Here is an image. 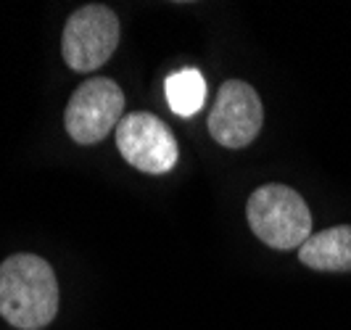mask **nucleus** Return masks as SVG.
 Segmentation results:
<instances>
[{
    "instance_id": "obj_1",
    "label": "nucleus",
    "mask_w": 351,
    "mask_h": 330,
    "mask_svg": "<svg viewBox=\"0 0 351 330\" xmlns=\"http://www.w3.org/2000/svg\"><path fill=\"white\" fill-rule=\"evenodd\" d=\"M58 280L48 261L14 254L0 261V317L19 330H40L58 314Z\"/></svg>"
},
{
    "instance_id": "obj_2",
    "label": "nucleus",
    "mask_w": 351,
    "mask_h": 330,
    "mask_svg": "<svg viewBox=\"0 0 351 330\" xmlns=\"http://www.w3.org/2000/svg\"><path fill=\"white\" fill-rule=\"evenodd\" d=\"M248 227L272 248H296L312 238V211L299 193L288 185L269 182L251 193L246 204Z\"/></svg>"
},
{
    "instance_id": "obj_3",
    "label": "nucleus",
    "mask_w": 351,
    "mask_h": 330,
    "mask_svg": "<svg viewBox=\"0 0 351 330\" xmlns=\"http://www.w3.org/2000/svg\"><path fill=\"white\" fill-rule=\"evenodd\" d=\"M117 45H119V19L108 5L101 3L77 8L66 21L61 37L64 61L74 71L101 69L114 56Z\"/></svg>"
},
{
    "instance_id": "obj_4",
    "label": "nucleus",
    "mask_w": 351,
    "mask_h": 330,
    "mask_svg": "<svg viewBox=\"0 0 351 330\" xmlns=\"http://www.w3.org/2000/svg\"><path fill=\"white\" fill-rule=\"evenodd\" d=\"M124 93L108 77H93L74 90L69 98L64 124L74 143L93 145L117 130L124 117Z\"/></svg>"
},
{
    "instance_id": "obj_5",
    "label": "nucleus",
    "mask_w": 351,
    "mask_h": 330,
    "mask_svg": "<svg viewBox=\"0 0 351 330\" xmlns=\"http://www.w3.org/2000/svg\"><path fill=\"white\" fill-rule=\"evenodd\" d=\"M117 148L124 161L145 174H167L177 164V140L156 114L135 111L117 127Z\"/></svg>"
},
{
    "instance_id": "obj_6",
    "label": "nucleus",
    "mask_w": 351,
    "mask_h": 330,
    "mask_svg": "<svg viewBox=\"0 0 351 330\" xmlns=\"http://www.w3.org/2000/svg\"><path fill=\"white\" fill-rule=\"evenodd\" d=\"M264 122L256 90L241 80H228L219 87L209 114V132L225 148H246L259 135Z\"/></svg>"
},
{
    "instance_id": "obj_7",
    "label": "nucleus",
    "mask_w": 351,
    "mask_h": 330,
    "mask_svg": "<svg viewBox=\"0 0 351 330\" xmlns=\"http://www.w3.org/2000/svg\"><path fill=\"white\" fill-rule=\"evenodd\" d=\"M299 261L319 272L351 270V225H335L312 235L299 248Z\"/></svg>"
},
{
    "instance_id": "obj_8",
    "label": "nucleus",
    "mask_w": 351,
    "mask_h": 330,
    "mask_svg": "<svg viewBox=\"0 0 351 330\" xmlns=\"http://www.w3.org/2000/svg\"><path fill=\"white\" fill-rule=\"evenodd\" d=\"M164 87H167V104L177 117H193L206 101V82L198 69L175 71Z\"/></svg>"
}]
</instances>
